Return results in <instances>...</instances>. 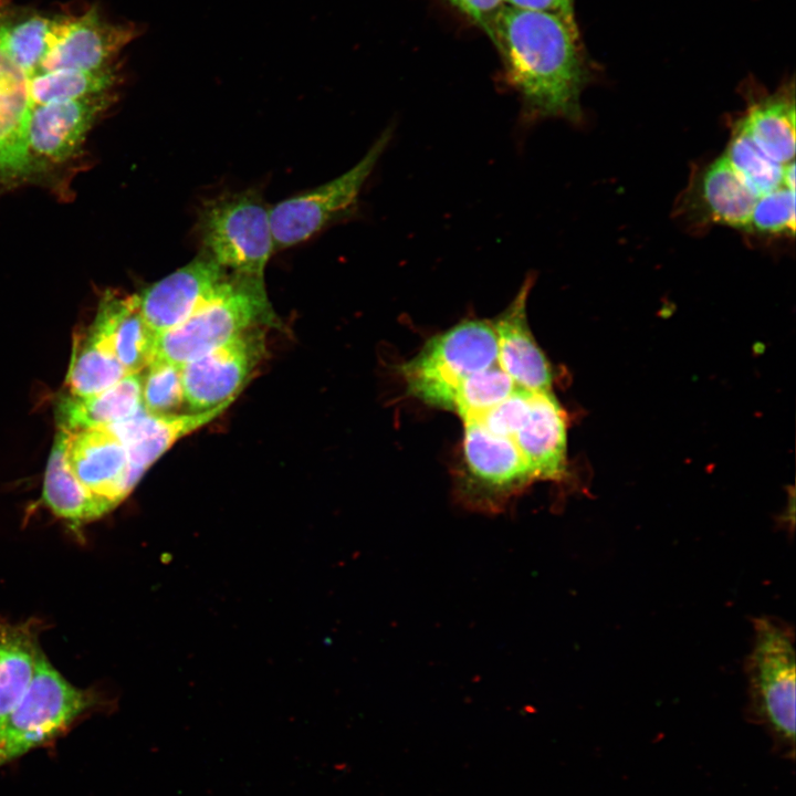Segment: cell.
Returning <instances> with one entry per match:
<instances>
[{
    "mask_svg": "<svg viewBox=\"0 0 796 796\" xmlns=\"http://www.w3.org/2000/svg\"><path fill=\"white\" fill-rule=\"evenodd\" d=\"M525 122L582 117L588 70L577 24L543 11L504 6L488 34Z\"/></svg>",
    "mask_w": 796,
    "mask_h": 796,
    "instance_id": "6da1fadb",
    "label": "cell"
},
{
    "mask_svg": "<svg viewBox=\"0 0 796 796\" xmlns=\"http://www.w3.org/2000/svg\"><path fill=\"white\" fill-rule=\"evenodd\" d=\"M274 321L264 277L231 273L217 293L186 321L156 336L153 359L181 366Z\"/></svg>",
    "mask_w": 796,
    "mask_h": 796,
    "instance_id": "7a4b0ae2",
    "label": "cell"
},
{
    "mask_svg": "<svg viewBox=\"0 0 796 796\" xmlns=\"http://www.w3.org/2000/svg\"><path fill=\"white\" fill-rule=\"evenodd\" d=\"M794 632L771 617L754 620V638L745 669L747 718L765 729L773 751L795 757V647Z\"/></svg>",
    "mask_w": 796,
    "mask_h": 796,
    "instance_id": "3957f363",
    "label": "cell"
},
{
    "mask_svg": "<svg viewBox=\"0 0 796 796\" xmlns=\"http://www.w3.org/2000/svg\"><path fill=\"white\" fill-rule=\"evenodd\" d=\"M97 705L96 694L71 684L42 652L28 690L0 727V767L52 744Z\"/></svg>",
    "mask_w": 796,
    "mask_h": 796,
    "instance_id": "277c9868",
    "label": "cell"
},
{
    "mask_svg": "<svg viewBox=\"0 0 796 796\" xmlns=\"http://www.w3.org/2000/svg\"><path fill=\"white\" fill-rule=\"evenodd\" d=\"M493 324L465 320L430 338L400 373L409 394L427 405L452 410L460 383L496 364Z\"/></svg>",
    "mask_w": 796,
    "mask_h": 796,
    "instance_id": "5b68a950",
    "label": "cell"
},
{
    "mask_svg": "<svg viewBox=\"0 0 796 796\" xmlns=\"http://www.w3.org/2000/svg\"><path fill=\"white\" fill-rule=\"evenodd\" d=\"M203 252L230 273L264 277L275 251L270 207L253 189L203 203L198 219Z\"/></svg>",
    "mask_w": 796,
    "mask_h": 796,
    "instance_id": "8992f818",
    "label": "cell"
},
{
    "mask_svg": "<svg viewBox=\"0 0 796 796\" xmlns=\"http://www.w3.org/2000/svg\"><path fill=\"white\" fill-rule=\"evenodd\" d=\"M391 135V127H387L363 158L344 174L270 207L275 250L302 243L352 212Z\"/></svg>",
    "mask_w": 796,
    "mask_h": 796,
    "instance_id": "52a82bcc",
    "label": "cell"
},
{
    "mask_svg": "<svg viewBox=\"0 0 796 796\" xmlns=\"http://www.w3.org/2000/svg\"><path fill=\"white\" fill-rule=\"evenodd\" d=\"M262 354V333L252 328L181 365L185 404L198 412L232 402Z\"/></svg>",
    "mask_w": 796,
    "mask_h": 796,
    "instance_id": "ba28073f",
    "label": "cell"
},
{
    "mask_svg": "<svg viewBox=\"0 0 796 796\" xmlns=\"http://www.w3.org/2000/svg\"><path fill=\"white\" fill-rule=\"evenodd\" d=\"M230 274L202 251L137 294L139 311L157 336L179 325L207 303Z\"/></svg>",
    "mask_w": 796,
    "mask_h": 796,
    "instance_id": "9c48e42d",
    "label": "cell"
},
{
    "mask_svg": "<svg viewBox=\"0 0 796 796\" xmlns=\"http://www.w3.org/2000/svg\"><path fill=\"white\" fill-rule=\"evenodd\" d=\"M137 34L133 24L111 23L94 9L80 17H57L53 42L35 74L109 67V62Z\"/></svg>",
    "mask_w": 796,
    "mask_h": 796,
    "instance_id": "30bf717a",
    "label": "cell"
},
{
    "mask_svg": "<svg viewBox=\"0 0 796 796\" xmlns=\"http://www.w3.org/2000/svg\"><path fill=\"white\" fill-rule=\"evenodd\" d=\"M66 461L82 485L115 506L146 472L128 463L124 446L106 427L70 433Z\"/></svg>",
    "mask_w": 796,
    "mask_h": 796,
    "instance_id": "8fae6325",
    "label": "cell"
},
{
    "mask_svg": "<svg viewBox=\"0 0 796 796\" xmlns=\"http://www.w3.org/2000/svg\"><path fill=\"white\" fill-rule=\"evenodd\" d=\"M533 280L526 277L509 306L492 323L496 338V364L520 389L551 391L549 363L528 327L526 302Z\"/></svg>",
    "mask_w": 796,
    "mask_h": 796,
    "instance_id": "7c38bea8",
    "label": "cell"
},
{
    "mask_svg": "<svg viewBox=\"0 0 796 796\" xmlns=\"http://www.w3.org/2000/svg\"><path fill=\"white\" fill-rule=\"evenodd\" d=\"M463 455L470 474L486 492L483 505L496 506L533 480L512 438L490 432L479 420L464 419Z\"/></svg>",
    "mask_w": 796,
    "mask_h": 796,
    "instance_id": "4fadbf2b",
    "label": "cell"
},
{
    "mask_svg": "<svg viewBox=\"0 0 796 796\" xmlns=\"http://www.w3.org/2000/svg\"><path fill=\"white\" fill-rule=\"evenodd\" d=\"M106 93L76 100L33 105L29 122L30 153L60 161L83 142L97 115L106 107Z\"/></svg>",
    "mask_w": 796,
    "mask_h": 796,
    "instance_id": "5bb4252c",
    "label": "cell"
},
{
    "mask_svg": "<svg viewBox=\"0 0 796 796\" xmlns=\"http://www.w3.org/2000/svg\"><path fill=\"white\" fill-rule=\"evenodd\" d=\"M230 405L185 415H151L142 408L106 428L124 446L128 463L147 471L175 442L216 419Z\"/></svg>",
    "mask_w": 796,
    "mask_h": 796,
    "instance_id": "9a60e30c",
    "label": "cell"
},
{
    "mask_svg": "<svg viewBox=\"0 0 796 796\" xmlns=\"http://www.w3.org/2000/svg\"><path fill=\"white\" fill-rule=\"evenodd\" d=\"M88 329L128 374L139 373L153 359L156 334L139 311L137 294L106 292Z\"/></svg>",
    "mask_w": 796,
    "mask_h": 796,
    "instance_id": "2e32d148",
    "label": "cell"
},
{
    "mask_svg": "<svg viewBox=\"0 0 796 796\" xmlns=\"http://www.w3.org/2000/svg\"><path fill=\"white\" fill-rule=\"evenodd\" d=\"M565 413L551 391L532 392L530 410L513 440L533 479L558 480L566 467Z\"/></svg>",
    "mask_w": 796,
    "mask_h": 796,
    "instance_id": "e0dca14e",
    "label": "cell"
},
{
    "mask_svg": "<svg viewBox=\"0 0 796 796\" xmlns=\"http://www.w3.org/2000/svg\"><path fill=\"white\" fill-rule=\"evenodd\" d=\"M29 76L0 46V178L27 170L31 159Z\"/></svg>",
    "mask_w": 796,
    "mask_h": 796,
    "instance_id": "ac0fdd59",
    "label": "cell"
},
{
    "mask_svg": "<svg viewBox=\"0 0 796 796\" xmlns=\"http://www.w3.org/2000/svg\"><path fill=\"white\" fill-rule=\"evenodd\" d=\"M142 408V375L130 373L96 395H62L55 404V419L60 430L72 433L107 427L130 418Z\"/></svg>",
    "mask_w": 796,
    "mask_h": 796,
    "instance_id": "d6986e66",
    "label": "cell"
},
{
    "mask_svg": "<svg viewBox=\"0 0 796 796\" xmlns=\"http://www.w3.org/2000/svg\"><path fill=\"white\" fill-rule=\"evenodd\" d=\"M70 433L59 430L48 460L42 499L59 517L72 525L95 521L115 505L88 491L75 478L66 461Z\"/></svg>",
    "mask_w": 796,
    "mask_h": 796,
    "instance_id": "ffe728a7",
    "label": "cell"
},
{
    "mask_svg": "<svg viewBox=\"0 0 796 796\" xmlns=\"http://www.w3.org/2000/svg\"><path fill=\"white\" fill-rule=\"evenodd\" d=\"M40 629L35 619L10 622L0 617V727L35 674Z\"/></svg>",
    "mask_w": 796,
    "mask_h": 796,
    "instance_id": "44dd1931",
    "label": "cell"
},
{
    "mask_svg": "<svg viewBox=\"0 0 796 796\" xmlns=\"http://www.w3.org/2000/svg\"><path fill=\"white\" fill-rule=\"evenodd\" d=\"M701 197L714 221L744 229L760 198L724 155L704 171Z\"/></svg>",
    "mask_w": 796,
    "mask_h": 796,
    "instance_id": "7402d4cb",
    "label": "cell"
},
{
    "mask_svg": "<svg viewBox=\"0 0 796 796\" xmlns=\"http://www.w3.org/2000/svg\"><path fill=\"white\" fill-rule=\"evenodd\" d=\"M773 161L788 166L795 158V104L793 97L773 96L753 106L739 124Z\"/></svg>",
    "mask_w": 796,
    "mask_h": 796,
    "instance_id": "603a6c76",
    "label": "cell"
},
{
    "mask_svg": "<svg viewBox=\"0 0 796 796\" xmlns=\"http://www.w3.org/2000/svg\"><path fill=\"white\" fill-rule=\"evenodd\" d=\"M127 374L123 365L88 328L74 336L65 377L69 395L87 397L100 394Z\"/></svg>",
    "mask_w": 796,
    "mask_h": 796,
    "instance_id": "cb8c5ba5",
    "label": "cell"
},
{
    "mask_svg": "<svg viewBox=\"0 0 796 796\" xmlns=\"http://www.w3.org/2000/svg\"><path fill=\"white\" fill-rule=\"evenodd\" d=\"M724 156L760 197L783 186L795 188V163L783 166L769 159L740 125Z\"/></svg>",
    "mask_w": 796,
    "mask_h": 796,
    "instance_id": "d4e9b609",
    "label": "cell"
},
{
    "mask_svg": "<svg viewBox=\"0 0 796 796\" xmlns=\"http://www.w3.org/2000/svg\"><path fill=\"white\" fill-rule=\"evenodd\" d=\"M57 18L32 15L0 23V46L29 77L34 75L54 39Z\"/></svg>",
    "mask_w": 796,
    "mask_h": 796,
    "instance_id": "484cf974",
    "label": "cell"
},
{
    "mask_svg": "<svg viewBox=\"0 0 796 796\" xmlns=\"http://www.w3.org/2000/svg\"><path fill=\"white\" fill-rule=\"evenodd\" d=\"M116 80L115 71L57 70L29 77V95L33 105L76 100L106 93Z\"/></svg>",
    "mask_w": 796,
    "mask_h": 796,
    "instance_id": "4316f807",
    "label": "cell"
},
{
    "mask_svg": "<svg viewBox=\"0 0 796 796\" xmlns=\"http://www.w3.org/2000/svg\"><path fill=\"white\" fill-rule=\"evenodd\" d=\"M517 387L494 364L465 377L459 385L452 410L462 420L475 419L509 397Z\"/></svg>",
    "mask_w": 796,
    "mask_h": 796,
    "instance_id": "83f0119b",
    "label": "cell"
},
{
    "mask_svg": "<svg viewBox=\"0 0 796 796\" xmlns=\"http://www.w3.org/2000/svg\"><path fill=\"white\" fill-rule=\"evenodd\" d=\"M142 404L151 415L175 413L185 404L180 366L153 359L142 376Z\"/></svg>",
    "mask_w": 796,
    "mask_h": 796,
    "instance_id": "f1b7e54d",
    "label": "cell"
},
{
    "mask_svg": "<svg viewBox=\"0 0 796 796\" xmlns=\"http://www.w3.org/2000/svg\"><path fill=\"white\" fill-rule=\"evenodd\" d=\"M746 230L771 234H794L795 188L783 186L761 196Z\"/></svg>",
    "mask_w": 796,
    "mask_h": 796,
    "instance_id": "f546056e",
    "label": "cell"
},
{
    "mask_svg": "<svg viewBox=\"0 0 796 796\" xmlns=\"http://www.w3.org/2000/svg\"><path fill=\"white\" fill-rule=\"evenodd\" d=\"M531 395L530 391L516 388L509 397L475 419L490 432L513 439L527 417Z\"/></svg>",
    "mask_w": 796,
    "mask_h": 796,
    "instance_id": "4dcf8cb0",
    "label": "cell"
},
{
    "mask_svg": "<svg viewBox=\"0 0 796 796\" xmlns=\"http://www.w3.org/2000/svg\"><path fill=\"white\" fill-rule=\"evenodd\" d=\"M459 11L486 35L505 6L504 0H442Z\"/></svg>",
    "mask_w": 796,
    "mask_h": 796,
    "instance_id": "1f68e13d",
    "label": "cell"
},
{
    "mask_svg": "<svg viewBox=\"0 0 796 796\" xmlns=\"http://www.w3.org/2000/svg\"><path fill=\"white\" fill-rule=\"evenodd\" d=\"M504 2L505 6L513 8L554 13L576 23L574 0H504Z\"/></svg>",
    "mask_w": 796,
    "mask_h": 796,
    "instance_id": "d6a6232c",
    "label": "cell"
}]
</instances>
